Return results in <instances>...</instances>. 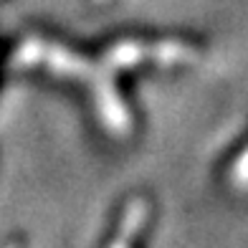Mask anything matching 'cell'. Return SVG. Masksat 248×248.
Returning a JSON list of instances; mask_svg holds the SVG:
<instances>
[{"label": "cell", "instance_id": "1", "mask_svg": "<svg viewBox=\"0 0 248 248\" xmlns=\"http://www.w3.org/2000/svg\"><path fill=\"white\" fill-rule=\"evenodd\" d=\"M238 183L241 185H248V152L243 155V160L238 165Z\"/></svg>", "mask_w": 248, "mask_h": 248}]
</instances>
